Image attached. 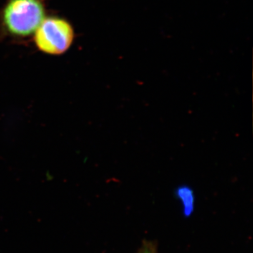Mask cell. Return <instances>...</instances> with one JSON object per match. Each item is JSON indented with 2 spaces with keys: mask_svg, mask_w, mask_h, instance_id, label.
I'll use <instances>...</instances> for the list:
<instances>
[{
  "mask_svg": "<svg viewBox=\"0 0 253 253\" xmlns=\"http://www.w3.org/2000/svg\"><path fill=\"white\" fill-rule=\"evenodd\" d=\"M46 13L44 0H6L0 11V28L4 36L26 39L34 35Z\"/></svg>",
  "mask_w": 253,
  "mask_h": 253,
  "instance_id": "obj_1",
  "label": "cell"
},
{
  "mask_svg": "<svg viewBox=\"0 0 253 253\" xmlns=\"http://www.w3.org/2000/svg\"><path fill=\"white\" fill-rule=\"evenodd\" d=\"M34 43L41 52L61 56L67 52L75 41L74 28L66 18L46 16L34 33Z\"/></svg>",
  "mask_w": 253,
  "mask_h": 253,
  "instance_id": "obj_2",
  "label": "cell"
},
{
  "mask_svg": "<svg viewBox=\"0 0 253 253\" xmlns=\"http://www.w3.org/2000/svg\"><path fill=\"white\" fill-rule=\"evenodd\" d=\"M175 196L180 201L183 207V212L186 217H189L194 210L195 195L191 186L181 185L176 188Z\"/></svg>",
  "mask_w": 253,
  "mask_h": 253,
  "instance_id": "obj_3",
  "label": "cell"
},
{
  "mask_svg": "<svg viewBox=\"0 0 253 253\" xmlns=\"http://www.w3.org/2000/svg\"><path fill=\"white\" fill-rule=\"evenodd\" d=\"M138 253H158L156 246L151 242H144Z\"/></svg>",
  "mask_w": 253,
  "mask_h": 253,
  "instance_id": "obj_4",
  "label": "cell"
}]
</instances>
